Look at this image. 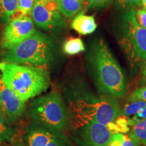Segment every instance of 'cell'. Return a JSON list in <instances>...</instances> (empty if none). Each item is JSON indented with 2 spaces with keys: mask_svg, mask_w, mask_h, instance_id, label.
<instances>
[{
  "mask_svg": "<svg viewBox=\"0 0 146 146\" xmlns=\"http://www.w3.org/2000/svg\"><path fill=\"white\" fill-rule=\"evenodd\" d=\"M68 125L76 130L89 123L108 125L119 116L118 100L94 94L86 87L74 85L66 94Z\"/></svg>",
  "mask_w": 146,
  "mask_h": 146,
  "instance_id": "obj_1",
  "label": "cell"
},
{
  "mask_svg": "<svg viewBox=\"0 0 146 146\" xmlns=\"http://www.w3.org/2000/svg\"><path fill=\"white\" fill-rule=\"evenodd\" d=\"M88 62L93 80L100 95L116 99L125 96V73L104 40L100 39L94 43Z\"/></svg>",
  "mask_w": 146,
  "mask_h": 146,
  "instance_id": "obj_2",
  "label": "cell"
},
{
  "mask_svg": "<svg viewBox=\"0 0 146 146\" xmlns=\"http://www.w3.org/2000/svg\"><path fill=\"white\" fill-rule=\"evenodd\" d=\"M0 70L2 81L25 102L50 87V76L47 69L1 62Z\"/></svg>",
  "mask_w": 146,
  "mask_h": 146,
  "instance_id": "obj_3",
  "label": "cell"
},
{
  "mask_svg": "<svg viewBox=\"0 0 146 146\" xmlns=\"http://www.w3.org/2000/svg\"><path fill=\"white\" fill-rule=\"evenodd\" d=\"M54 60V44L49 36L36 31L3 55L1 60L47 69Z\"/></svg>",
  "mask_w": 146,
  "mask_h": 146,
  "instance_id": "obj_4",
  "label": "cell"
},
{
  "mask_svg": "<svg viewBox=\"0 0 146 146\" xmlns=\"http://www.w3.org/2000/svg\"><path fill=\"white\" fill-rule=\"evenodd\" d=\"M29 115L33 123L58 132L62 133L68 125L67 106L56 90L35 99L31 104Z\"/></svg>",
  "mask_w": 146,
  "mask_h": 146,
  "instance_id": "obj_5",
  "label": "cell"
},
{
  "mask_svg": "<svg viewBox=\"0 0 146 146\" xmlns=\"http://www.w3.org/2000/svg\"><path fill=\"white\" fill-rule=\"evenodd\" d=\"M119 43L129 63L135 65L146 59V29L137 22L135 10L129 9L122 17Z\"/></svg>",
  "mask_w": 146,
  "mask_h": 146,
  "instance_id": "obj_6",
  "label": "cell"
},
{
  "mask_svg": "<svg viewBox=\"0 0 146 146\" xmlns=\"http://www.w3.org/2000/svg\"><path fill=\"white\" fill-rule=\"evenodd\" d=\"M35 32L34 23L29 16H23L12 19L3 31L1 49L6 51L12 50Z\"/></svg>",
  "mask_w": 146,
  "mask_h": 146,
  "instance_id": "obj_7",
  "label": "cell"
},
{
  "mask_svg": "<svg viewBox=\"0 0 146 146\" xmlns=\"http://www.w3.org/2000/svg\"><path fill=\"white\" fill-rule=\"evenodd\" d=\"M74 131L78 146H108L114 134L106 125L96 123L87 124Z\"/></svg>",
  "mask_w": 146,
  "mask_h": 146,
  "instance_id": "obj_8",
  "label": "cell"
},
{
  "mask_svg": "<svg viewBox=\"0 0 146 146\" xmlns=\"http://www.w3.org/2000/svg\"><path fill=\"white\" fill-rule=\"evenodd\" d=\"M0 109L9 125L23 117L26 111L25 102L9 88L0 78Z\"/></svg>",
  "mask_w": 146,
  "mask_h": 146,
  "instance_id": "obj_9",
  "label": "cell"
},
{
  "mask_svg": "<svg viewBox=\"0 0 146 146\" xmlns=\"http://www.w3.org/2000/svg\"><path fill=\"white\" fill-rule=\"evenodd\" d=\"M31 15L36 26L44 30H52L66 26L59 11H52L47 9L42 0H35L34 7Z\"/></svg>",
  "mask_w": 146,
  "mask_h": 146,
  "instance_id": "obj_10",
  "label": "cell"
},
{
  "mask_svg": "<svg viewBox=\"0 0 146 146\" xmlns=\"http://www.w3.org/2000/svg\"><path fill=\"white\" fill-rule=\"evenodd\" d=\"M57 132L33 122L27 130V146H47Z\"/></svg>",
  "mask_w": 146,
  "mask_h": 146,
  "instance_id": "obj_11",
  "label": "cell"
},
{
  "mask_svg": "<svg viewBox=\"0 0 146 146\" xmlns=\"http://www.w3.org/2000/svg\"><path fill=\"white\" fill-rule=\"evenodd\" d=\"M71 27L78 33L86 35L93 33L96 30L98 25L95 21L94 16L79 13L73 19Z\"/></svg>",
  "mask_w": 146,
  "mask_h": 146,
  "instance_id": "obj_12",
  "label": "cell"
},
{
  "mask_svg": "<svg viewBox=\"0 0 146 146\" xmlns=\"http://www.w3.org/2000/svg\"><path fill=\"white\" fill-rule=\"evenodd\" d=\"M58 11L66 18L70 19L84 8L83 0H56Z\"/></svg>",
  "mask_w": 146,
  "mask_h": 146,
  "instance_id": "obj_13",
  "label": "cell"
},
{
  "mask_svg": "<svg viewBox=\"0 0 146 146\" xmlns=\"http://www.w3.org/2000/svg\"><path fill=\"white\" fill-rule=\"evenodd\" d=\"M18 0H0V18L4 23L11 21L18 7Z\"/></svg>",
  "mask_w": 146,
  "mask_h": 146,
  "instance_id": "obj_14",
  "label": "cell"
},
{
  "mask_svg": "<svg viewBox=\"0 0 146 146\" xmlns=\"http://www.w3.org/2000/svg\"><path fill=\"white\" fill-rule=\"evenodd\" d=\"M129 136L140 145H146V119L140 120L135 124Z\"/></svg>",
  "mask_w": 146,
  "mask_h": 146,
  "instance_id": "obj_15",
  "label": "cell"
},
{
  "mask_svg": "<svg viewBox=\"0 0 146 146\" xmlns=\"http://www.w3.org/2000/svg\"><path fill=\"white\" fill-rule=\"evenodd\" d=\"M85 47L81 38H70L63 45V51L67 55H76L85 51Z\"/></svg>",
  "mask_w": 146,
  "mask_h": 146,
  "instance_id": "obj_16",
  "label": "cell"
},
{
  "mask_svg": "<svg viewBox=\"0 0 146 146\" xmlns=\"http://www.w3.org/2000/svg\"><path fill=\"white\" fill-rule=\"evenodd\" d=\"M146 106V102L142 100L129 102L122 109L120 110L119 115L125 116L129 118L131 116H135L144 108Z\"/></svg>",
  "mask_w": 146,
  "mask_h": 146,
  "instance_id": "obj_17",
  "label": "cell"
},
{
  "mask_svg": "<svg viewBox=\"0 0 146 146\" xmlns=\"http://www.w3.org/2000/svg\"><path fill=\"white\" fill-rule=\"evenodd\" d=\"M15 131L7 123L1 109H0V143L3 141H12Z\"/></svg>",
  "mask_w": 146,
  "mask_h": 146,
  "instance_id": "obj_18",
  "label": "cell"
},
{
  "mask_svg": "<svg viewBox=\"0 0 146 146\" xmlns=\"http://www.w3.org/2000/svg\"><path fill=\"white\" fill-rule=\"evenodd\" d=\"M34 4L35 0H18L17 9H16L15 13L12 16V18L15 15H17L15 18H16L21 17V16H28L31 14L34 7Z\"/></svg>",
  "mask_w": 146,
  "mask_h": 146,
  "instance_id": "obj_19",
  "label": "cell"
},
{
  "mask_svg": "<svg viewBox=\"0 0 146 146\" xmlns=\"http://www.w3.org/2000/svg\"><path fill=\"white\" fill-rule=\"evenodd\" d=\"M47 146H70V143L62 133L57 132Z\"/></svg>",
  "mask_w": 146,
  "mask_h": 146,
  "instance_id": "obj_20",
  "label": "cell"
},
{
  "mask_svg": "<svg viewBox=\"0 0 146 146\" xmlns=\"http://www.w3.org/2000/svg\"><path fill=\"white\" fill-rule=\"evenodd\" d=\"M115 4L118 8L129 10L139 7L141 4V0H116Z\"/></svg>",
  "mask_w": 146,
  "mask_h": 146,
  "instance_id": "obj_21",
  "label": "cell"
},
{
  "mask_svg": "<svg viewBox=\"0 0 146 146\" xmlns=\"http://www.w3.org/2000/svg\"><path fill=\"white\" fill-rule=\"evenodd\" d=\"M114 123L117 127L120 133H126L130 131L129 120L127 116L119 115L114 121Z\"/></svg>",
  "mask_w": 146,
  "mask_h": 146,
  "instance_id": "obj_22",
  "label": "cell"
},
{
  "mask_svg": "<svg viewBox=\"0 0 146 146\" xmlns=\"http://www.w3.org/2000/svg\"><path fill=\"white\" fill-rule=\"evenodd\" d=\"M142 100L146 102V86L135 89L128 98V102Z\"/></svg>",
  "mask_w": 146,
  "mask_h": 146,
  "instance_id": "obj_23",
  "label": "cell"
},
{
  "mask_svg": "<svg viewBox=\"0 0 146 146\" xmlns=\"http://www.w3.org/2000/svg\"><path fill=\"white\" fill-rule=\"evenodd\" d=\"M114 0H87L89 6L93 9L104 8L109 5Z\"/></svg>",
  "mask_w": 146,
  "mask_h": 146,
  "instance_id": "obj_24",
  "label": "cell"
},
{
  "mask_svg": "<svg viewBox=\"0 0 146 146\" xmlns=\"http://www.w3.org/2000/svg\"><path fill=\"white\" fill-rule=\"evenodd\" d=\"M142 119H146V106L138 114L135 115V116H133L131 118H128V120H129V125L132 126L133 127L135 124L137 123L139 120Z\"/></svg>",
  "mask_w": 146,
  "mask_h": 146,
  "instance_id": "obj_25",
  "label": "cell"
},
{
  "mask_svg": "<svg viewBox=\"0 0 146 146\" xmlns=\"http://www.w3.org/2000/svg\"><path fill=\"white\" fill-rule=\"evenodd\" d=\"M135 18L139 25L146 29V11L144 9L135 11Z\"/></svg>",
  "mask_w": 146,
  "mask_h": 146,
  "instance_id": "obj_26",
  "label": "cell"
},
{
  "mask_svg": "<svg viewBox=\"0 0 146 146\" xmlns=\"http://www.w3.org/2000/svg\"><path fill=\"white\" fill-rule=\"evenodd\" d=\"M124 135L123 133H114L108 144V146H122Z\"/></svg>",
  "mask_w": 146,
  "mask_h": 146,
  "instance_id": "obj_27",
  "label": "cell"
},
{
  "mask_svg": "<svg viewBox=\"0 0 146 146\" xmlns=\"http://www.w3.org/2000/svg\"><path fill=\"white\" fill-rule=\"evenodd\" d=\"M122 146H140V145L131 138L129 135H124Z\"/></svg>",
  "mask_w": 146,
  "mask_h": 146,
  "instance_id": "obj_28",
  "label": "cell"
},
{
  "mask_svg": "<svg viewBox=\"0 0 146 146\" xmlns=\"http://www.w3.org/2000/svg\"><path fill=\"white\" fill-rule=\"evenodd\" d=\"M141 74L142 78L144 76H146V59L143 62L141 66Z\"/></svg>",
  "mask_w": 146,
  "mask_h": 146,
  "instance_id": "obj_29",
  "label": "cell"
},
{
  "mask_svg": "<svg viewBox=\"0 0 146 146\" xmlns=\"http://www.w3.org/2000/svg\"><path fill=\"white\" fill-rule=\"evenodd\" d=\"M141 84L143 85V86H146V76H144V77L142 78Z\"/></svg>",
  "mask_w": 146,
  "mask_h": 146,
  "instance_id": "obj_30",
  "label": "cell"
},
{
  "mask_svg": "<svg viewBox=\"0 0 146 146\" xmlns=\"http://www.w3.org/2000/svg\"><path fill=\"white\" fill-rule=\"evenodd\" d=\"M141 5H143L144 10L146 11V0H141Z\"/></svg>",
  "mask_w": 146,
  "mask_h": 146,
  "instance_id": "obj_31",
  "label": "cell"
},
{
  "mask_svg": "<svg viewBox=\"0 0 146 146\" xmlns=\"http://www.w3.org/2000/svg\"><path fill=\"white\" fill-rule=\"evenodd\" d=\"M47 1H56V0H47Z\"/></svg>",
  "mask_w": 146,
  "mask_h": 146,
  "instance_id": "obj_32",
  "label": "cell"
},
{
  "mask_svg": "<svg viewBox=\"0 0 146 146\" xmlns=\"http://www.w3.org/2000/svg\"><path fill=\"white\" fill-rule=\"evenodd\" d=\"M18 146H23V145L21 144V145H18Z\"/></svg>",
  "mask_w": 146,
  "mask_h": 146,
  "instance_id": "obj_33",
  "label": "cell"
}]
</instances>
